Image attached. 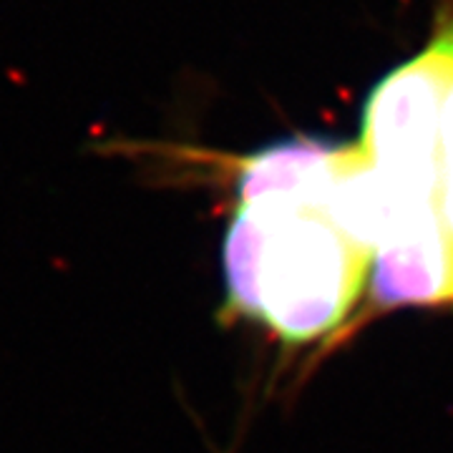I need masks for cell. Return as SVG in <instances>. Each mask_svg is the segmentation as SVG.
I'll use <instances>...</instances> for the list:
<instances>
[{"instance_id":"cell-4","label":"cell","mask_w":453,"mask_h":453,"mask_svg":"<svg viewBox=\"0 0 453 453\" xmlns=\"http://www.w3.org/2000/svg\"><path fill=\"white\" fill-rule=\"evenodd\" d=\"M348 149L350 144L312 136H292L259 149L240 166V207L325 211Z\"/></svg>"},{"instance_id":"cell-5","label":"cell","mask_w":453,"mask_h":453,"mask_svg":"<svg viewBox=\"0 0 453 453\" xmlns=\"http://www.w3.org/2000/svg\"><path fill=\"white\" fill-rule=\"evenodd\" d=\"M436 207L453 247V144L441 146V177H438Z\"/></svg>"},{"instance_id":"cell-3","label":"cell","mask_w":453,"mask_h":453,"mask_svg":"<svg viewBox=\"0 0 453 453\" xmlns=\"http://www.w3.org/2000/svg\"><path fill=\"white\" fill-rule=\"evenodd\" d=\"M371 295L380 308L453 300V247L436 202L411 204L375 247Z\"/></svg>"},{"instance_id":"cell-2","label":"cell","mask_w":453,"mask_h":453,"mask_svg":"<svg viewBox=\"0 0 453 453\" xmlns=\"http://www.w3.org/2000/svg\"><path fill=\"white\" fill-rule=\"evenodd\" d=\"M453 91V0L441 5L426 49L372 86L363 106L360 151L403 192L436 199L441 124Z\"/></svg>"},{"instance_id":"cell-1","label":"cell","mask_w":453,"mask_h":453,"mask_svg":"<svg viewBox=\"0 0 453 453\" xmlns=\"http://www.w3.org/2000/svg\"><path fill=\"white\" fill-rule=\"evenodd\" d=\"M229 308L308 342L338 327L371 267L320 210L237 207L222 247Z\"/></svg>"}]
</instances>
